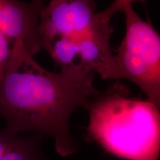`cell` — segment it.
I'll list each match as a JSON object with an SVG mask.
<instances>
[{
	"mask_svg": "<svg viewBox=\"0 0 160 160\" xmlns=\"http://www.w3.org/2000/svg\"><path fill=\"white\" fill-rule=\"evenodd\" d=\"M13 45L0 33V84L5 77L6 70L11 59Z\"/></svg>",
	"mask_w": 160,
	"mask_h": 160,
	"instance_id": "9",
	"label": "cell"
},
{
	"mask_svg": "<svg viewBox=\"0 0 160 160\" xmlns=\"http://www.w3.org/2000/svg\"><path fill=\"white\" fill-rule=\"evenodd\" d=\"M95 2L89 0H52L39 15V33L42 48L47 49L59 37H77L91 23L96 14Z\"/></svg>",
	"mask_w": 160,
	"mask_h": 160,
	"instance_id": "5",
	"label": "cell"
},
{
	"mask_svg": "<svg viewBox=\"0 0 160 160\" xmlns=\"http://www.w3.org/2000/svg\"><path fill=\"white\" fill-rule=\"evenodd\" d=\"M45 5L42 0H0V33L13 44L21 41L32 57L42 48L39 22Z\"/></svg>",
	"mask_w": 160,
	"mask_h": 160,
	"instance_id": "6",
	"label": "cell"
},
{
	"mask_svg": "<svg viewBox=\"0 0 160 160\" xmlns=\"http://www.w3.org/2000/svg\"><path fill=\"white\" fill-rule=\"evenodd\" d=\"M88 139L125 160H159L160 111L148 99L131 97L120 81L91 98Z\"/></svg>",
	"mask_w": 160,
	"mask_h": 160,
	"instance_id": "2",
	"label": "cell"
},
{
	"mask_svg": "<svg viewBox=\"0 0 160 160\" xmlns=\"http://www.w3.org/2000/svg\"><path fill=\"white\" fill-rule=\"evenodd\" d=\"M125 0H116L105 11L98 12L88 28L76 37L79 48V62L102 79H111L114 66L110 40L113 32L111 21L122 12Z\"/></svg>",
	"mask_w": 160,
	"mask_h": 160,
	"instance_id": "4",
	"label": "cell"
},
{
	"mask_svg": "<svg viewBox=\"0 0 160 160\" xmlns=\"http://www.w3.org/2000/svg\"><path fill=\"white\" fill-rule=\"evenodd\" d=\"M125 0V35L117 54L111 79L136 84L160 109V37L151 22L143 20Z\"/></svg>",
	"mask_w": 160,
	"mask_h": 160,
	"instance_id": "3",
	"label": "cell"
},
{
	"mask_svg": "<svg viewBox=\"0 0 160 160\" xmlns=\"http://www.w3.org/2000/svg\"><path fill=\"white\" fill-rule=\"evenodd\" d=\"M45 136L21 137L0 129V160H47L41 149Z\"/></svg>",
	"mask_w": 160,
	"mask_h": 160,
	"instance_id": "7",
	"label": "cell"
},
{
	"mask_svg": "<svg viewBox=\"0 0 160 160\" xmlns=\"http://www.w3.org/2000/svg\"><path fill=\"white\" fill-rule=\"evenodd\" d=\"M95 72L79 62L57 73L42 67L21 41L13 51L0 84V116L4 129L13 134L33 131L54 139L62 157L73 155L78 145L71 137L69 119L77 108H85L99 91Z\"/></svg>",
	"mask_w": 160,
	"mask_h": 160,
	"instance_id": "1",
	"label": "cell"
},
{
	"mask_svg": "<svg viewBox=\"0 0 160 160\" xmlns=\"http://www.w3.org/2000/svg\"><path fill=\"white\" fill-rule=\"evenodd\" d=\"M62 68L71 67L79 62V48L76 37H64L56 39L46 49Z\"/></svg>",
	"mask_w": 160,
	"mask_h": 160,
	"instance_id": "8",
	"label": "cell"
}]
</instances>
